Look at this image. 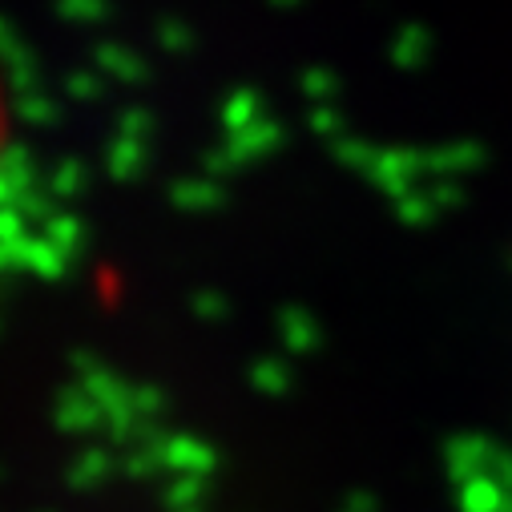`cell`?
I'll use <instances>...</instances> for the list:
<instances>
[{"instance_id":"6da1fadb","label":"cell","mask_w":512,"mask_h":512,"mask_svg":"<svg viewBox=\"0 0 512 512\" xmlns=\"http://www.w3.org/2000/svg\"><path fill=\"white\" fill-rule=\"evenodd\" d=\"M5 138H9V85L5 73H0V150H5Z\"/></svg>"}]
</instances>
